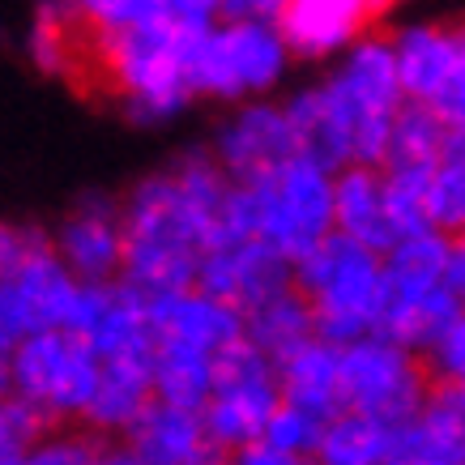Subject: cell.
<instances>
[{"mask_svg":"<svg viewBox=\"0 0 465 465\" xmlns=\"http://www.w3.org/2000/svg\"><path fill=\"white\" fill-rule=\"evenodd\" d=\"M226 175L205 145L175 154L163 171H150L120 197V278L128 291L150 299L175 295L197 282L201 252L210 248L213 213L226 197Z\"/></svg>","mask_w":465,"mask_h":465,"instance_id":"1","label":"cell"},{"mask_svg":"<svg viewBox=\"0 0 465 465\" xmlns=\"http://www.w3.org/2000/svg\"><path fill=\"white\" fill-rule=\"evenodd\" d=\"M201 30L205 26L163 17L150 26L124 30V35L85 39V52H90L85 60L115 94V107L124 112L128 124L167 128L197 103L188 90V56H193Z\"/></svg>","mask_w":465,"mask_h":465,"instance_id":"2","label":"cell"},{"mask_svg":"<svg viewBox=\"0 0 465 465\" xmlns=\"http://www.w3.org/2000/svg\"><path fill=\"white\" fill-rule=\"evenodd\" d=\"M291 282L308 303L316 338L333 341V346H351V341L371 338L381 329V256L359 248V243L341 240V235H324L312 252H303L291 265Z\"/></svg>","mask_w":465,"mask_h":465,"instance_id":"3","label":"cell"},{"mask_svg":"<svg viewBox=\"0 0 465 465\" xmlns=\"http://www.w3.org/2000/svg\"><path fill=\"white\" fill-rule=\"evenodd\" d=\"M321 90L333 115H338L346 145H351V163L359 167H381L384 150H389V128L393 115L401 112V85H397L393 52H389V35L367 30L341 52L329 73L321 77Z\"/></svg>","mask_w":465,"mask_h":465,"instance_id":"4","label":"cell"},{"mask_svg":"<svg viewBox=\"0 0 465 465\" xmlns=\"http://www.w3.org/2000/svg\"><path fill=\"white\" fill-rule=\"evenodd\" d=\"M291 52L273 22H213L201 30L188 56L193 99L248 103L273 99L291 77Z\"/></svg>","mask_w":465,"mask_h":465,"instance_id":"5","label":"cell"},{"mask_svg":"<svg viewBox=\"0 0 465 465\" xmlns=\"http://www.w3.org/2000/svg\"><path fill=\"white\" fill-rule=\"evenodd\" d=\"M252 205V240L295 265L324 235H333V171L295 154L265 180L243 183Z\"/></svg>","mask_w":465,"mask_h":465,"instance_id":"6","label":"cell"},{"mask_svg":"<svg viewBox=\"0 0 465 465\" xmlns=\"http://www.w3.org/2000/svg\"><path fill=\"white\" fill-rule=\"evenodd\" d=\"M99 384V359L82 338L43 329L14 341V397L26 401L43 423H82Z\"/></svg>","mask_w":465,"mask_h":465,"instance_id":"7","label":"cell"},{"mask_svg":"<svg viewBox=\"0 0 465 465\" xmlns=\"http://www.w3.org/2000/svg\"><path fill=\"white\" fill-rule=\"evenodd\" d=\"M431 393L419 354L406 346L371 333L351 346H338V406L363 419H376L384 427L406 423L419 414L423 397Z\"/></svg>","mask_w":465,"mask_h":465,"instance_id":"8","label":"cell"},{"mask_svg":"<svg viewBox=\"0 0 465 465\" xmlns=\"http://www.w3.org/2000/svg\"><path fill=\"white\" fill-rule=\"evenodd\" d=\"M401 99L427 107L440 124L465 128V35L452 22L419 17L389 35Z\"/></svg>","mask_w":465,"mask_h":465,"instance_id":"9","label":"cell"},{"mask_svg":"<svg viewBox=\"0 0 465 465\" xmlns=\"http://www.w3.org/2000/svg\"><path fill=\"white\" fill-rule=\"evenodd\" d=\"M278 371L252 341H235L213 359V384L201 406V423L210 440L223 449V457L248 449L261 440L269 414L278 410Z\"/></svg>","mask_w":465,"mask_h":465,"instance_id":"10","label":"cell"},{"mask_svg":"<svg viewBox=\"0 0 465 465\" xmlns=\"http://www.w3.org/2000/svg\"><path fill=\"white\" fill-rule=\"evenodd\" d=\"M205 150L226 175V183H235V188L265 180L269 171H278L286 158L299 154L295 133L286 124L278 99L235 103V112L213 128Z\"/></svg>","mask_w":465,"mask_h":465,"instance_id":"11","label":"cell"},{"mask_svg":"<svg viewBox=\"0 0 465 465\" xmlns=\"http://www.w3.org/2000/svg\"><path fill=\"white\" fill-rule=\"evenodd\" d=\"M73 295H77V278L60 265L52 243H43L39 252L0 273V333L17 341L43 329H64Z\"/></svg>","mask_w":465,"mask_h":465,"instance_id":"12","label":"cell"},{"mask_svg":"<svg viewBox=\"0 0 465 465\" xmlns=\"http://www.w3.org/2000/svg\"><path fill=\"white\" fill-rule=\"evenodd\" d=\"M52 252L82 286H107L120 278V197L112 193H82L69 213L52 231Z\"/></svg>","mask_w":465,"mask_h":465,"instance_id":"13","label":"cell"},{"mask_svg":"<svg viewBox=\"0 0 465 465\" xmlns=\"http://www.w3.org/2000/svg\"><path fill=\"white\" fill-rule=\"evenodd\" d=\"M193 286L243 316L295 282H291V265L278 252H269L261 240H213L201 252Z\"/></svg>","mask_w":465,"mask_h":465,"instance_id":"14","label":"cell"},{"mask_svg":"<svg viewBox=\"0 0 465 465\" xmlns=\"http://www.w3.org/2000/svg\"><path fill=\"white\" fill-rule=\"evenodd\" d=\"M381 465H465V389L431 384L419 414L389 431Z\"/></svg>","mask_w":465,"mask_h":465,"instance_id":"15","label":"cell"},{"mask_svg":"<svg viewBox=\"0 0 465 465\" xmlns=\"http://www.w3.org/2000/svg\"><path fill=\"white\" fill-rule=\"evenodd\" d=\"M367 0H282L278 9V35H282L291 60L308 64H333L359 35L371 30Z\"/></svg>","mask_w":465,"mask_h":465,"instance_id":"16","label":"cell"},{"mask_svg":"<svg viewBox=\"0 0 465 465\" xmlns=\"http://www.w3.org/2000/svg\"><path fill=\"white\" fill-rule=\"evenodd\" d=\"M145 308H150V333H154L158 346H183V351L218 359L226 346H235L243 338L240 312L210 295H201L197 286L150 299Z\"/></svg>","mask_w":465,"mask_h":465,"instance_id":"17","label":"cell"},{"mask_svg":"<svg viewBox=\"0 0 465 465\" xmlns=\"http://www.w3.org/2000/svg\"><path fill=\"white\" fill-rule=\"evenodd\" d=\"M124 444L145 465H223V449L210 440L205 423H201L197 410H180V406H150L137 414V423L124 431Z\"/></svg>","mask_w":465,"mask_h":465,"instance_id":"18","label":"cell"},{"mask_svg":"<svg viewBox=\"0 0 465 465\" xmlns=\"http://www.w3.org/2000/svg\"><path fill=\"white\" fill-rule=\"evenodd\" d=\"M457 248L452 235L440 231H423V235H406V240L389 243V252L381 256L384 273V308L389 303H414L436 291H449V256Z\"/></svg>","mask_w":465,"mask_h":465,"instance_id":"19","label":"cell"},{"mask_svg":"<svg viewBox=\"0 0 465 465\" xmlns=\"http://www.w3.org/2000/svg\"><path fill=\"white\" fill-rule=\"evenodd\" d=\"M333 235L359 243L367 252L384 256L393 243L389 218H384V193L376 167H338L333 171Z\"/></svg>","mask_w":465,"mask_h":465,"instance_id":"20","label":"cell"},{"mask_svg":"<svg viewBox=\"0 0 465 465\" xmlns=\"http://www.w3.org/2000/svg\"><path fill=\"white\" fill-rule=\"evenodd\" d=\"M150 363L154 359L99 363V384H94V397H90V406L82 414L90 436L124 440V431L137 423V414L154 401V393H150Z\"/></svg>","mask_w":465,"mask_h":465,"instance_id":"21","label":"cell"},{"mask_svg":"<svg viewBox=\"0 0 465 465\" xmlns=\"http://www.w3.org/2000/svg\"><path fill=\"white\" fill-rule=\"evenodd\" d=\"M278 393L291 406H303L321 419L338 414V346L324 338H308L291 354H282L278 363Z\"/></svg>","mask_w":465,"mask_h":465,"instance_id":"22","label":"cell"},{"mask_svg":"<svg viewBox=\"0 0 465 465\" xmlns=\"http://www.w3.org/2000/svg\"><path fill=\"white\" fill-rule=\"evenodd\" d=\"M308 338H316V329H312V312L295 286H286L278 295H269L265 303H256L252 312H243V341H252L269 363H278L282 354H291Z\"/></svg>","mask_w":465,"mask_h":465,"instance_id":"23","label":"cell"},{"mask_svg":"<svg viewBox=\"0 0 465 465\" xmlns=\"http://www.w3.org/2000/svg\"><path fill=\"white\" fill-rule=\"evenodd\" d=\"M213 384V359L183 346H158L154 341V363H150V393L163 406L197 410L205 406Z\"/></svg>","mask_w":465,"mask_h":465,"instance_id":"24","label":"cell"},{"mask_svg":"<svg viewBox=\"0 0 465 465\" xmlns=\"http://www.w3.org/2000/svg\"><path fill=\"white\" fill-rule=\"evenodd\" d=\"M423 218L431 231L461 240L465 226V128H457L444 145L440 163L427 175L423 188Z\"/></svg>","mask_w":465,"mask_h":465,"instance_id":"25","label":"cell"},{"mask_svg":"<svg viewBox=\"0 0 465 465\" xmlns=\"http://www.w3.org/2000/svg\"><path fill=\"white\" fill-rule=\"evenodd\" d=\"M389 431L393 427L338 410L333 419H324L321 444L312 452V465H381L389 449Z\"/></svg>","mask_w":465,"mask_h":465,"instance_id":"26","label":"cell"},{"mask_svg":"<svg viewBox=\"0 0 465 465\" xmlns=\"http://www.w3.org/2000/svg\"><path fill=\"white\" fill-rule=\"evenodd\" d=\"M457 316H465V299L452 295V291H436V295L414 299V303H389L376 333L397 341V346H406L410 354H419Z\"/></svg>","mask_w":465,"mask_h":465,"instance_id":"27","label":"cell"},{"mask_svg":"<svg viewBox=\"0 0 465 465\" xmlns=\"http://www.w3.org/2000/svg\"><path fill=\"white\" fill-rule=\"evenodd\" d=\"M452 133L457 128L440 124L427 107L401 103V112L393 115V128H389V150H384L381 167H436Z\"/></svg>","mask_w":465,"mask_h":465,"instance_id":"28","label":"cell"},{"mask_svg":"<svg viewBox=\"0 0 465 465\" xmlns=\"http://www.w3.org/2000/svg\"><path fill=\"white\" fill-rule=\"evenodd\" d=\"M82 39H107L171 17V0H64Z\"/></svg>","mask_w":465,"mask_h":465,"instance_id":"29","label":"cell"},{"mask_svg":"<svg viewBox=\"0 0 465 465\" xmlns=\"http://www.w3.org/2000/svg\"><path fill=\"white\" fill-rule=\"evenodd\" d=\"M82 52H85V39L77 35L73 22L35 14V26L26 35V56L35 69L47 73V77H73L85 64Z\"/></svg>","mask_w":465,"mask_h":465,"instance_id":"30","label":"cell"},{"mask_svg":"<svg viewBox=\"0 0 465 465\" xmlns=\"http://www.w3.org/2000/svg\"><path fill=\"white\" fill-rule=\"evenodd\" d=\"M321 431H324L321 414H312V410H303V406H291V401H278V410L269 414L265 431H261V444L312 461V452L321 444Z\"/></svg>","mask_w":465,"mask_h":465,"instance_id":"31","label":"cell"},{"mask_svg":"<svg viewBox=\"0 0 465 465\" xmlns=\"http://www.w3.org/2000/svg\"><path fill=\"white\" fill-rule=\"evenodd\" d=\"M427 381L431 384H461L465 381V316L449 321L436 338L419 351Z\"/></svg>","mask_w":465,"mask_h":465,"instance_id":"32","label":"cell"},{"mask_svg":"<svg viewBox=\"0 0 465 465\" xmlns=\"http://www.w3.org/2000/svg\"><path fill=\"white\" fill-rule=\"evenodd\" d=\"M99 436H90V431H73V427H60V431H43L30 452L22 457V465H94L99 457Z\"/></svg>","mask_w":465,"mask_h":465,"instance_id":"33","label":"cell"},{"mask_svg":"<svg viewBox=\"0 0 465 465\" xmlns=\"http://www.w3.org/2000/svg\"><path fill=\"white\" fill-rule=\"evenodd\" d=\"M43 431H47V423H43L26 401L0 397V465L22 461L30 452V444H35Z\"/></svg>","mask_w":465,"mask_h":465,"instance_id":"34","label":"cell"},{"mask_svg":"<svg viewBox=\"0 0 465 465\" xmlns=\"http://www.w3.org/2000/svg\"><path fill=\"white\" fill-rule=\"evenodd\" d=\"M43 243H52V235L35 223H9L0 218V273L14 269L17 261H26L30 252H39Z\"/></svg>","mask_w":465,"mask_h":465,"instance_id":"35","label":"cell"},{"mask_svg":"<svg viewBox=\"0 0 465 465\" xmlns=\"http://www.w3.org/2000/svg\"><path fill=\"white\" fill-rule=\"evenodd\" d=\"M282 0H223L218 22H278Z\"/></svg>","mask_w":465,"mask_h":465,"instance_id":"36","label":"cell"},{"mask_svg":"<svg viewBox=\"0 0 465 465\" xmlns=\"http://www.w3.org/2000/svg\"><path fill=\"white\" fill-rule=\"evenodd\" d=\"M226 465H312V461H303V457H291V452H278V449H269V444H248V449H240V452H231L226 457Z\"/></svg>","mask_w":465,"mask_h":465,"instance_id":"37","label":"cell"},{"mask_svg":"<svg viewBox=\"0 0 465 465\" xmlns=\"http://www.w3.org/2000/svg\"><path fill=\"white\" fill-rule=\"evenodd\" d=\"M218 14H223V0H171V17L193 26H213Z\"/></svg>","mask_w":465,"mask_h":465,"instance_id":"38","label":"cell"},{"mask_svg":"<svg viewBox=\"0 0 465 465\" xmlns=\"http://www.w3.org/2000/svg\"><path fill=\"white\" fill-rule=\"evenodd\" d=\"M94 465H145V461L133 449H128L124 440H107V444H99V457H94Z\"/></svg>","mask_w":465,"mask_h":465,"instance_id":"39","label":"cell"},{"mask_svg":"<svg viewBox=\"0 0 465 465\" xmlns=\"http://www.w3.org/2000/svg\"><path fill=\"white\" fill-rule=\"evenodd\" d=\"M0 397H14V341L0 333Z\"/></svg>","mask_w":465,"mask_h":465,"instance_id":"40","label":"cell"},{"mask_svg":"<svg viewBox=\"0 0 465 465\" xmlns=\"http://www.w3.org/2000/svg\"><path fill=\"white\" fill-rule=\"evenodd\" d=\"M397 0H367V9H371V17H384L389 9H393Z\"/></svg>","mask_w":465,"mask_h":465,"instance_id":"41","label":"cell"},{"mask_svg":"<svg viewBox=\"0 0 465 465\" xmlns=\"http://www.w3.org/2000/svg\"><path fill=\"white\" fill-rule=\"evenodd\" d=\"M223 465H226V461H223Z\"/></svg>","mask_w":465,"mask_h":465,"instance_id":"42","label":"cell"}]
</instances>
